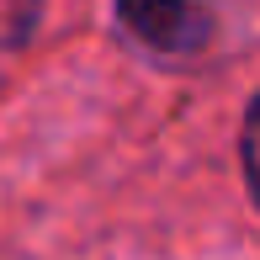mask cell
Here are the masks:
<instances>
[{
    "instance_id": "7a4b0ae2",
    "label": "cell",
    "mask_w": 260,
    "mask_h": 260,
    "mask_svg": "<svg viewBox=\"0 0 260 260\" xmlns=\"http://www.w3.org/2000/svg\"><path fill=\"white\" fill-rule=\"evenodd\" d=\"M43 16V0H0V48H21Z\"/></svg>"
},
{
    "instance_id": "3957f363",
    "label": "cell",
    "mask_w": 260,
    "mask_h": 260,
    "mask_svg": "<svg viewBox=\"0 0 260 260\" xmlns=\"http://www.w3.org/2000/svg\"><path fill=\"white\" fill-rule=\"evenodd\" d=\"M239 159H244V181H250V197L260 207V96L244 112V133H239Z\"/></svg>"
},
{
    "instance_id": "6da1fadb",
    "label": "cell",
    "mask_w": 260,
    "mask_h": 260,
    "mask_svg": "<svg viewBox=\"0 0 260 260\" xmlns=\"http://www.w3.org/2000/svg\"><path fill=\"white\" fill-rule=\"evenodd\" d=\"M117 21L149 53H202L212 43V11L202 0H117Z\"/></svg>"
}]
</instances>
